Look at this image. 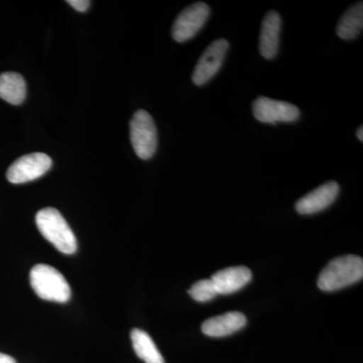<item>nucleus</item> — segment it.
<instances>
[{
	"mask_svg": "<svg viewBox=\"0 0 363 363\" xmlns=\"http://www.w3.org/2000/svg\"><path fill=\"white\" fill-rule=\"evenodd\" d=\"M228 49L229 43L226 40L218 39L205 50L193 72L192 80L194 84L205 85L218 73Z\"/></svg>",
	"mask_w": 363,
	"mask_h": 363,
	"instance_id": "obj_8",
	"label": "nucleus"
},
{
	"mask_svg": "<svg viewBox=\"0 0 363 363\" xmlns=\"http://www.w3.org/2000/svg\"><path fill=\"white\" fill-rule=\"evenodd\" d=\"M135 354L145 363H164V357L147 332L133 329L130 333Z\"/></svg>",
	"mask_w": 363,
	"mask_h": 363,
	"instance_id": "obj_15",
	"label": "nucleus"
},
{
	"mask_svg": "<svg viewBox=\"0 0 363 363\" xmlns=\"http://www.w3.org/2000/svg\"><path fill=\"white\" fill-rule=\"evenodd\" d=\"M0 363H16V362L13 357H9V355L0 352Z\"/></svg>",
	"mask_w": 363,
	"mask_h": 363,
	"instance_id": "obj_18",
	"label": "nucleus"
},
{
	"mask_svg": "<svg viewBox=\"0 0 363 363\" xmlns=\"http://www.w3.org/2000/svg\"><path fill=\"white\" fill-rule=\"evenodd\" d=\"M130 140L136 156L150 160L156 154L157 131L154 119L149 112L140 109L130 121Z\"/></svg>",
	"mask_w": 363,
	"mask_h": 363,
	"instance_id": "obj_4",
	"label": "nucleus"
},
{
	"mask_svg": "<svg viewBox=\"0 0 363 363\" xmlns=\"http://www.w3.org/2000/svg\"><path fill=\"white\" fill-rule=\"evenodd\" d=\"M52 159L43 152H33L18 157L7 169V180L13 184H25L37 180L52 168Z\"/></svg>",
	"mask_w": 363,
	"mask_h": 363,
	"instance_id": "obj_6",
	"label": "nucleus"
},
{
	"mask_svg": "<svg viewBox=\"0 0 363 363\" xmlns=\"http://www.w3.org/2000/svg\"><path fill=\"white\" fill-rule=\"evenodd\" d=\"M252 271L247 267H227L212 276L218 295H229L241 290L252 281Z\"/></svg>",
	"mask_w": 363,
	"mask_h": 363,
	"instance_id": "obj_11",
	"label": "nucleus"
},
{
	"mask_svg": "<svg viewBox=\"0 0 363 363\" xmlns=\"http://www.w3.org/2000/svg\"><path fill=\"white\" fill-rule=\"evenodd\" d=\"M67 4H70L73 9L80 11V13H85L89 9L91 4L88 0H68Z\"/></svg>",
	"mask_w": 363,
	"mask_h": 363,
	"instance_id": "obj_17",
	"label": "nucleus"
},
{
	"mask_svg": "<svg viewBox=\"0 0 363 363\" xmlns=\"http://www.w3.org/2000/svg\"><path fill=\"white\" fill-rule=\"evenodd\" d=\"M281 18L277 11H269L262 23L259 35V52L264 59L272 60L278 55Z\"/></svg>",
	"mask_w": 363,
	"mask_h": 363,
	"instance_id": "obj_10",
	"label": "nucleus"
},
{
	"mask_svg": "<svg viewBox=\"0 0 363 363\" xmlns=\"http://www.w3.org/2000/svg\"><path fill=\"white\" fill-rule=\"evenodd\" d=\"M363 28V4L357 2L350 6L338 21L336 33L340 39L350 40L355 39Z\"/></svg>",
	"mask_w": 363,
	"mask_h": 363,
	"instance_id": "obj_14",
	"label": "nucleus"
},
{
	"mask_svg": "<svg viewBox=\"0 0 363 363\" xmlns=\"http://www.w3.org/2000/svg\"><path fill=\"white\" fill-rule=\"evenodd\" d=\"M357 135L358 140H362H362H363V128H362V126H360V128H358Z\"/></svg>",
	"mask_w": 363,
	"mask_h": 363,
	"instance_id": "obj_19",
	"label": "nucleus"
},
{
	"mask_svg": "<svg viewBox=\"0 0 363 363\" xmlns=\"http://www.w3.org/2000/svg\"><path fill=\"white\" fill-rule=\"evenodd\" d=\"M339 191L340 188L336 182H327L301 198L296 203V210L302 215H311L323 211L335 201Z\"/></svg>",
	"mask_w": 363,
	"mask_h": 363,
	"instance_id": "obj_9",
	"label": "nucleus"
},
{
	"mask_svg": "<svg viewBox=\"0 0 363 363\" xmlns=\"http://www.w3.org/2000/svg\"><path fill=\"white\" fill-rule=\"evenodd\" d=\"M363 277V259L357 255H344L331 260L318 278V286L324 292H334L357 283Z\"/></svg>",
	"mask_w": 363,
	"mask_h": 363,
	"instance_id": "obj_1",
	"label": "nucleus"
},
{
	"mask_svg": "<svg viewBox=\"0 0 363 363\" xmlns=\"http://www.w3.org/2000/svg\"><path fill=\"white\" fill-rule=\"evenodd\" d=\"M189 294L195 301L201 303L213 300L218 295L211 279H201V281H197L191 286Z\"/></svg>",
	"mask_w": 363,
	"mask_h": 363,
	"instance_id": "obj_16",
	"label": "nucleus"
},
{
	"mask_svg": "<svg viewBox=\"0 0 363 363\" xmlns=\"http://www.w3.org/2000/svg\"><path fill=\"white\" fill-rule=\"evenodd\" d=\"M209 16L210 7L205 2L191 4L176 18L172 28V37L178 43L187 42L201 30Z\"/></svg>",
	"mask_w": 363,
	"mask_h": 363,
	"instance_id": "obj_5",
	"label": "nucleus"
},
{
	"mask_svg": "<svg viewBox=\"0 0 363 363\" xmlns=\"http://www.w3.org/2000/svg\"><path fill=\"white\" fill-rule=\"evenodd\" d=\"M26 96L25 79L16 72L0 74V98L13 105L21 104Z\"/></svg>",
	"mask_w": 363,
	"mask_h": 363,
	"instance_id": "obj_13",
	"label": "nucleus"
},
{
	"mask_svg": "<svg viewBox=\"0 0 363 363\" xmlns=\"http://www.w3.org/2000/svg\"><path fill=\"white\" fill-rule=\"evenodd\" d=\"M247 324V318L240 312H227L210 318L202 324V332L209 337H224L241 330Z\"/></svg>",
	"mask_w": 363,
	"mask_h": 363,
	"instance_id": "obj_12",
	"label": "nucleus"
},
{
	"mask_svg": "<svg viewBox=\"0 0 363 363\" xmlns=\"http://www.w3.org/2000/svg\"><path fill=\"white\" fill-rule=\"evenodd\" d=\"M35 224L40 234L64 255H73L77 252V240L58 210L48 207L40 210L35 215Z\"/></svg>",
	"mask_w": 363,
	"mask_h": 363,
	"instance_id": "obj_2",
	"label": "nucleus"
},
{
	"mask_svg": "<svg viewBox=\"0 0 363 363\" xmlns=\"http://www.w3.org/2000/svg\"><path fill=\"white\" fill-rule=\"evenodd\" d=\"M33 290L43 300L66 303L71 298V288L63 274L51 266L40 264L30 272Z\"/></svg>",
	"mask_w": 363,
	"mask_h": 363,
	"instance_id": "obj_3",
	"label": "nucleus"
},
{
	"mask_svg": "<svg viewBox=\"0 0 363 363\" xmlns=\"http://www.w3.org/2000/svg\"><path fill=\"white\" fill-rule=\"evenodd\" d=\"M252 113L262 123H294L301 116L296 105L286 101L259 97L252 104Z\"/></svg>",
	"mask_w": 363,
	"mask_h": 363,
	"instance_id": "obj_7",
	"label": "nucleus"
}]
</instances>
